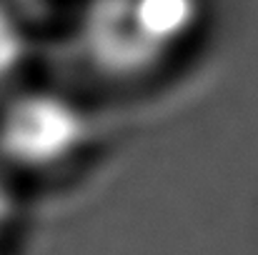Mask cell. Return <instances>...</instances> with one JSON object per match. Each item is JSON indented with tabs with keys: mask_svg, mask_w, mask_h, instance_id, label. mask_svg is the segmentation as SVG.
<instances>
[{
	"mask_svg": "<svg viewBox=\"0 0 258 255\" xmlns=\"http://www.w3.org/2000/svg\"><path fill=\"white\" fill-rule=\"evenodd\" d=\"M88 110L55 90H20L0 103V158L8 168L50 175L71 168L90 148Z\"/></svg>",
	"mask_w": 258,
	"mask_h": 255,
	"instance_id": "obj_2",
	"label": "cell"
},
{
	"mask_svg": "<svg viewBox=\"0 0 258 255\" xmlns=\"http://www.w3.org/2000/svg\"><path fill=\"white\" fill-rule=\"evenodd\" d=\"M203 0H90L81 48L95 73L110 80H143L196 38Z\"/></svg>",
	"mask_w": 258,
	"mask_h": 255,
	"instance_id": "obj_1",
	"label": "cell"
},
{
	"mask_svg": "<svg viewBox=\"0 0 258 255\" xmlns=\"http://www.w3.org/2000/svg\"><path fill=\"white\" fill-rule=\"evenodd\" d=\"M10 218H13V200H10V193H8L5 183L0 180V235L8 228Z\"/></svg>",
	"mask_w": 258,
	"mask_h": 255,
	"instance_id": "obj_4",
	"label": "cell"
},
{
	"mask_svg": "<svg viewBox=\"0 0 258 255\" xmlns=\"http://www.w3.org/2000/svg\"><path fill=\"white\" fill-rule=\"evenodd\" d=\"M23 63H25L23 30L0 10V103L10 93Z\"/></svg>",
	"mask_w": 258,
	"mask_h": 255,
	"instance_id": "obj_3",
	"label": "cell"
}]
</instances>
